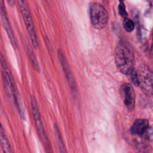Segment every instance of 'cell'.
<instances>
[{
	"label": "cell",
	"instance_id": "6da1fadb",
	"mask_svg": "<svg viewBox=\"0 0 153 153\" xmlns=\"http://www.w3.org/2000/svg\"><path fill=\"white\" fill-rule=\"evenodd\" d=\"M0 66L3 85L8 96L12 100L20 118L23 120H26L25 109L23 108L19 92L11 72V68L0 50Z\"/></svg>",
	"mask_w": 153,
	"mask_h": 153
},
{
	"label": "cell",
	"instance_id": "7a4b0ae2",
	"mask_svg": "<svg viewBox=\"0 0 153 153\" xmlns=\"http://www.w3.org/2000/svg\"><path fill=\"white\" fill-rule=\"evenodd\" d=\"M114 57L117 68L121 73L126 75L134 69V54L131 47L127 43L120 42L117 45Z\"/></svg>",
	"mask_w": 153,
	"mask_h": 153
},
{
	"label": "cell",
	"instance_id": "3957f363",
	"mask_svg": "<svg viewBox=\"0 0 153 153\" xmlns=\"http://www.w3.org/2000/svg\"><path fill=\"white\" fill-rule=\"evenodd\" d=\"M30 105L33 119L38 136L47 153H54L50 140L47 134L38 108L37 100L33 95L30 96Z\"/></svg>",
	"mask_w": 153,
	"mask_h": 153
},
{
	"label": "cell",
	"instance_id": "277c9868",
	"mask_svg": "<svg viewBox=\"0 0 153 153\" xmlns=\"http://www.w3.org/2000/svg\"><path fill=\"white\" fill-rule=\"evenodd\" d=\"M16 2L18 4L32 45L33 48L38 49L39 47L38 36L28 3L26 0H16Z\"/></svg>",
	"mask_w": 153,
	"mask_h": 153
},
{
	"label": "cell",
	"instance_id": "5b68a950",
	"mask_svg": "<svg viewBox=\"0 0 153 153\" xmlns=\"http://www.w3.org/2000/svg\"><path fill=\"white\" fill-rule=\"evenodd\" d=\"M89 15L92 25L97 29H103L108 22V13L105 8L98 2L90 4Z\"/></svg>",
	"mask_w": 153,
	"mask_h": 153
},
{
	"label": "cell",
	"instance_id": "8992f818",
	"mask_svg": "<svg viewBox=\"0 0 153 153\" xmlns=\"http://www.w3.org/2000/svg\"><path fill=\"white\" fill-rule=\"evenodd\" d=\"M0 17L2 22V25L5 31L11 45L14 50L18 48V42L13 31L10 19L8 16L7 10L6 8L5 0H0Z\"/></svg>",
	"mask_w": 153,
	"mask_h": 153
},
{
	"label": "cell",
	"instance_id": "52a82bcc",
	"mask_svg": "<svg viewBox=\"0 0 153 153\" xmlns=\"http://www.w3.org/2000/svg\"><path fill=\"white\" fill-rule=\"evenodd\" d=\"M57 56H58V59L59 60L60 63L61 65V66L64 72L66 80H67L68 84L70 87L71 92H72L74 97L76 98V96H77L76 84L74 75L72 74V72L71 71V69L70 68L69 65L68 63V62L63 52L62 51V50L61 49H59L57 50Z\"/></svg>",
	"mask_w": 153,
	"mask_h": 153
},
{
	"label": "cell",
	"instance_id": "ba28073f",
	"mask_svg": "<svg viewBox=\"0 0 153 153\" xmlns=\"http://www.w3.org/2000/svg\"><path fill=\"white\" fill-rule=\"evenodd\" d=\"M120 94L128 112H132L135 107V93L132 85L124 83L120 87Z\"/></svg>",
	"mask_w": 153,
	"mask_h": 153
},
{
	"label": "cell",
	"instance_id": "9c48e42d",
	"mask_svg": "<svg viewBox=\"0 0 153 153\" xmlns=\"http://www.w3.org/2000/svg\"><path fill=\"white\" fill-rule=\"evenodd\" d=\"M20 39H21V41L23 45V48H24L25 53H26L29 62H30V63L32 66V68L37 73H40L41 72L40 65H39V62L37 59V57L33 50L32 45H31L29 44L26 36L25 35H23V33L20 34Z\"/></svg>",
	"mask_w": 153,
	"mask_h": 153
},
{
	"label": "cell",
	"instance_id": "30bf717a",
	"mask_svg": "<svg viewBox=\"0 0 153 153\" xmlns=\"http://www.w3.org/2000/svg\"><path fill=\"white\" fill-rule=\"evenodd\" d=\"M149 127V121L146 119H137L135 120L130 128V132L134 135L142 136Z\"/></svg>",
	"mask_w": 153,
	"mask_h": 153
},
{
	"label": "cell",
	"instance_id": "8fae6325",
	"mask_svg": "<svg viewBox=\"0 0 153 153\" xmlns=\"http://www.w3.org/2000/svg\"><path fill=\"white\" fill-rule=\"evenodd\" d=\"M0 145L3 153H14L4 127L0 121Z\"/></svg>",
	"mask_w": 153,
	"mask_h": 153
},
{
	"label": "cell",
	"instance_id": "7c38bea8",
	"mask_svg": "<svg viewBox=\"0 0 153 153\" xmlns=\"http://www.w3.org/2000/svg\"><path fill=\"white\" fill-rule=\"evenodd\" d=\"M53 131L54 134V137L56 141V143L57 145V148L59 149V153H66V149L65 147L64 143L63 142L62 137L61 133L60 132L59 128L56 124H53Z\"/></svg>",
	"mask_w": 153,
	"mask_h": 153
},
{
	"label": "cell",
	"instance_id": "4fadbf2b",
	"mask_svg": "<svg viewBox=\"0 0 153 153\" xmlns=\"http://www.w3.org/2000/svg\"><path fill=\"white\" fill-rule=\"evenodd\" d=\"M137 36L141 42H145L146 41L148 32L142 25H138L137 27Z\"/></svg>",
	"mask_w": 153,
	"mask_h": 153
},
{
	"label": "cell",
	"instance_id": "5bb4252c",
	"mask_svg": "<svg viewBox=\"0 0 153 153\" xmlns=\"http://www.w3.org/2000/svg\"><path fill=\"white\" fill-rule=\"evenodd\" d=\"M128 78V80L135 86H139L140 84V81L135 69H133L130 71L128 74L126 75Z\"/></svg>",
	"mask_w": 153,
	"mask_h": 153
},
{
	"label": "cell",
	"instance_id": "9a60e30c",
	"mask_svg": "<svg viewBox=\"0 0 153 153\" xmlns=\"http://www.w3.org/2000/svg\"><path fill=\"white\" fill-rule=\"evenodd\" d=\"M123 25L125 30L127 32H131L133 31L135 27L133 21L128 18H124L123 22Z\"/></svg>",
	"mask_w": 153,
	"mask_h": 153
},
{
	"label": "cell",
	"instance_id": "2e32d148",
	"mask_svg": "<svg viewBox=\"0 0 153 153\" xmlns=\"http://www.w3.org/2000/svg\"><path fill=\"white\" fill-rule=\"evenodd\" d=\"M141 136L147 140H149V141L152 140H153V128L149 126Z\"/></svg>",
	"mask_w": 153,
	"mask_h": 153
},
{
	"label": "cell",
	"instance_id": "e0dca14e",
	"mask_svg": "<svg viewBox=\"0 0 153 153\" xmlns=\"http://www.w3.org/2000/svg\"><path fill=\"white\" fill-rule=\"evenodd\" d=\"M118 12L121 16L126 18L127 16V13L126 10V7L123 2H120V5H118Z\"/></svg>",
	"mask_w": 153,
	"mask_h": 153
},
{
	"label": "cell",
	"instance_id": "ac0fdd59",
	"mask_svg": "<svg viewBox=\"0 0 153 153\" xmlns=\"http://www.w3.org/2000/svg\"><path fill=\"white\" fill-rule=\"evenodd\" d=\"M8 4L11 7H14L16 2V0H6Z\"/></svg>",
	"mask_w": 153,
	"mask_h": 153
},
{
	"label": "cell",
	"instance_id": "d6986e66",
	"mask_svg": "<svg viewBox=\"0 0 153 153\" xmlns=\"http://www.w3.org/2000/svg\"><path fill=\"white\" fill-rule=\"evenodd\" d=\"M151 53L153 54V39H152V45H151Z\"/></svg>",
	"mask_w": 153,
	"mask_h": 153
},
{
	"label": "cell",
	"instance_id": "ffe728a7",
	"mask_svg": "<svg viewBox=\"0 0 153 153\" xmlns=\"http://www.w3.org/2000/svg\"><path fill=\"white\" fill-rule=\"evenodd\" d=\"M119 1H120V2H123V0H119Z\"/></svg>",
	"mask_w": 153,
	"mask_h": 153
}]
</instances>
